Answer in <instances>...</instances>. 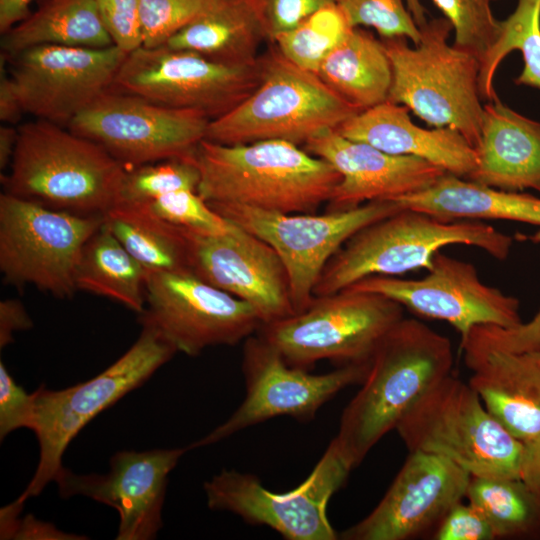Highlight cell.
<instances>
[{
  "instance_id": "30",
  "label": "cell",
  "mask_w": 540,
  "mask_h": 540,
  "mask_svg": "<svg viewBox=\"0 0 540 540\" xmlns=\"http://www.w3.org/2000/svg\"><path fill=\"white\" fill-rule=\"evenodd\" d=\"M147 270L104 221L87 240L76 273V289L103 296L141 314L146 305Z\"/></svg>"
},
{
  "instance_id": "42",
  "label": "cell",
  "mask_w": 540,
  "mask_h": 540,
  "mask_svg": "<svg viewBox=\"0 0 540 540\" xmlns=\"http://www.w3.org/2000/svg\"><path fill=\"white\" fill-rule=\"evenodd\" d=\"M494 532L484 515L471 503L453 506L437 526L435 540H491Z\"/></svg>"
},
{
  "instance_id": "3",
  "label": "cell",
  "mask_w": 540,
  "mask_h": 540,
  "mask_svg": "<svg viewBox=\"0 0 540 540\" xmlns=\"http://www.w3.org/2000/svg\"><path fill=\"white\" fill-rule=\"evenodd\" d=\"M5 193L78 215L104 216L118 200L126 167L99 144L52 122L18 127Z\"/></svg>"
},
{
  "instance_id": "27",
  "label": "cell",
  "mask_w": 540,
  "mask_h": 540,
  "mask_svg": "<svg viewBox=\"0 0 540 540\" xmlns=\"http://www.w3.org/2000/svg\"><path fill=\"white\" fill-rule=\"evenodd\" d=\"M394 200L445 220L501 219L540 226V198L449 173L424 190Z\"/></svg>"
},
{
  "instance_id": "41",
  "label": "cell",
  "mask_w": 540,
  "mask_h": 540,
  "mask_svg": "<svg viewBox=\"0 0 540 540\" xmlns=\"http://www.w3.org/2000/svg\"><path fill=\"white\" fill-rule=\"evenodd\" d=\"M33 394L18 385L5 364L0 362V438L19 428L30 429Z\"/></svg>"
},
{
  "instance_id": "39",
  "label": "cell",
  "mask_w": 540,
  "mask_h": 540,
  "mask_svg": "<svg viewBox=\"0 0 540 540\" xmlns=\"http://www.w3.org/2000/svg\"><path fill=\"white\" fill-rule=\"evenodd\" d=\"M208 0H140L143 47L165 45L188 25Z\"/></svg>"
},
{
  "instance_id": "33",
  "label": "cell",
  "mask_w": 540,
  "mask_h": 540,
  "mask_svg": "<svg viewBox=\"0 0 540 540\" xmlns=\"http://www.w3.org/2000/svg\"><path fill=\"white\" fill-rule=\"evenodd\" d=\"M465 499L484 515L495 538L526 533L540 512V502L519 478L471 476Z\"/></svg>"
},
{
  "instance_id": "35",
  "label": "cell",
  "mask_w": 540,
  "mask_h": 540,
  "mask_svg": "<svg viewBox=\"0 0 540 540\" xmlns=\"http://www.w3.org/2000/svg\"><path fill=\"white\" fill-rule=\"evenodd\" d=\"M199 183L200 173L193 156L127 168L116 204L142 205L170 192L197 191Z\"/></svg>"
},
{
  "instance_id": "12",
  "label": "cell",
  "mask_w": 540,
  "mask_h": 540,
  "mask_svg": "<svg viewBox=\"0 0 540 540\" xmlns=\"http://www.w3.org/2000/svg\"><path fill=\"white\" fill-rule=\"evenodd\" d=\"M354 469L332 439L310 475L296 488L274 493L249 473L223 470L204 483L207 505L264 525L288 540H335L327 516L333 494Z\"/></svg>"
},
{
  "instance_id": "5",
  "label": "cell",
  "mask_w": 540,
  "mask_h": 540,
  "mask_svg": "<svg viewBox=\"0 0 540 540\" xmlns=\"http://www.w3.org/2000/svg\"><path fill=\"white\" fill-rule=\"evenodd\" d=\"M259 67L257 87L233 109L210 120L205 139L228 145L281 140L303 147L360 112L274 44L259 56Z\"/></svg>"
},
{
  "instance_id": "11",
  "label": "cell",
  "mask_w": 540,
  "mask_h": 540,
  "mask_svg": "<svg viewBox=\"0 0 540 540\" xmlns=\"http://www.w3.org/2000/svg\"><path fill=\"white\" fill-rule=\"evenodd\" d=\"M209 205L276 251L288 276L295 314L311 304L323 269L349 238L363 227L403 208L391 199L373 200L322 215L287 214L236 204Z\"/></svg>"
},
{
  "instance_id": "17",
  "label": "cell",
  "mask_w": 540,
  "mask_h": 540,
  "mask_svg": "<svg viewBox=\"0 0 540 540\" xmlns=\"http://www.w3.org/2000/svg\"><path fill=\"white\" fill-rule=\"evenodd\" d=\"M126 53L116 45L82 48L41 45L9 59L25 113L68 127L109 91Z\"/></svg>"
},
{
  "instance_id": "32",
  "label": "cell",
  "mask_w": 540,
  "mask_h": 540,
  "mask_svg": "<svg viewBox=\"0 0 540 540\" xmlns=\"http://www.w3.org/2000/svg\"><path fill=\"white\" fill-rule=\"evenodd\" d=\"M513 50H519L524 61L515 83L540 90V0H517L515 10L500 21L498 37L480 63L479 88L483 100L497 98L493 85L495 73Z\"/></svg>"
},
{
  "instance_id": "43",
  "label": "cell",
  "mask_w": 540,
  "mask_h": 540,
  "mask_svg": "<svg viewBox=\"0 0 540 540\" xmlns=\"http://www.w3.org/2000/svg\"><path fill=\"white\" fill-rule=\"evenodd\" d=\"M265 21L268 40L298 25L334 0H258Z\"/></svg>"
},
{
  "instance_id": "34",
  "label": "cell",
  "mask_w": 540,
  "mask_h": 540,
  "mask_svg": "<svg viewBox=\"0 0 540 540\" xmlns=\"http://www.w3.org/2000/svg\"><path fill=\"white\" fill-rule=\"evenodd\" d=\"M353 28L339 6L331 3L279 34L272 43L291 62L316 73L325 57Z\"/></svg>"
},
{
  "instance_id": "22",
  "label": "cell",
  "mask_w": 540,
  "mask_h": 540,
  "mask_svg": "<svg viewBox=\"0 0 540 540\" xmlns=\"http://www.w3.org/2000/svg\"><path fill=\"white\" fill-rule=\"evenodd\" d=\"M303 148L327 161L341 176L328 201V211L373 200H394L430 187L447 173L424 159L389 154L349 140L336 130L315 137Z\"/></svg>"
},
{
  "instance_id": "26",
  "label": "cell",
  "mask_w": 540,
  "mask_h": 540,
  "mask_svg": "<svg viewBox=\"0 0 540 540\" xmlns=\"http://www.w3.org/2000/svg\"><path fill=\"white\" fill-rule=\"evenodd\" d=\"M264 40H268V34L258 0H208L165 45L219 63L246 66L258 62Z\"/></svg>"
},
{
  "instance_id": "24",
  "label": "cell",
  "mask_w": 540,
  "mask_h": 540,
  "mask_svg": "<svg viewBox=\"0 0 540 540\" xmlns=\"http://www.w3.org/2000/svg\"><path fill=\"white\" fill-rule=\"evenodd\" d=\"M335 130L349 140L389 154L424 159L465 179L477 167L475 149L460 132L448 127H419L412 122L407 107L390 100L356 113Z\"/></svg>"
},
{
  "instance_id": "29",
  "label": "cell",
  "mask_w": 540,
  "mask_h": 540,
  "mask_svg": "<svg viewBox=\"0 0 540 540\" xmlns=\"http://www.w3.org/2000/svg\"><path fill=\"white\" fill-rule=\"evenodd\" d=\"M316 74L360 111L388 100L392 84L391 62L382 40L360 27L331 50Z\"/></svg>"
},
{
  "instance_id": "16",
  "label": "cell",
  "mask_w": 540,
  "mask_h": 540,
  "mask_svg": "<svg viewBox=\"0 0 540 540\" xmlns=\"http://www.w3.org/2000/svg\"><path fill=\"white\" fill-rule=\"evenodd\" d=\"M139 315L142 326L189 356L211 346L236 345L262 325L251 305L190 270L148 273L146 305Z\"/></svg>"
},
{
  "instance_id": "23",
  "label": "cell",
  "mask_w": 540,
  "mask_h": 540,
  "mask_svg": "<svg viewBox=\"0 0 540 540\" xmlns=\"http://www.w3.org/2000/svg\"><path fill=\"white\" fill-rule=\"evenodd\" d=\"M469 385L516 438L540 434V350L495 344L471 329L461 338Z\"/></svg>"
},
{
  "instance_id": "25",
  "label": "cell",
  "mask_w": 540,
  "mask_h": 540,
  "mask_svg": "<svg viewBox=\"0 0 540 540\" xmlns=\"http://www.w3.org/2000/svg\"><path fill=\"white\" fill-rule=\"evenodd\" d=\"M477 167L469 180L497 189L540 192V122L498 97L483 105Z\"/></svg>"
},
{
  "instance_id": "28",
  "label": "cell",
  "mask_w": 540,
  "mask_h": 540,
  "mask_svg": "<svg viewBox=\"0 0 540 540\" xmlns=\"http://www.w3.org/2000/svg\"><path fill=\"white\" fill-rule=\"evenodd\" d=\"M41 45L106 48L114 43L95 0H41L34 12L2 34L1 55L9 60Z\"/></svg>"
},
{
  "instance_id": "46",
  "label": "cell",
  "mask_w": 540,
  "mask_h": 540,
  "mask_svg": "<svg viewBox=\"0 0 540 540\" xmlns=\"http://www.w3.org/2000/svg\"><path fill=\"white\" fill-rule=\"evenodd\" d=\"M25 113L17 85L1 64L0 119L5 124H17Z\"/></svg>"
},
{
  "instance_id": "4",
  "label": "cell",
  "mask_w": 540,
  "mask_h": 540,
  "mask_svg": "<svg viewBox=\"0 0 540 540\" xmlns=\"http://www.w3.org/2000/svg\"><path fill=\"white\" fill-rule=\"evenodd\" d=\"M454 244L480 248L502 261L510 254L513 237L483 222L445 220L403 207L346 241L323 269L314 297L334 294L369 276L428 270L435 254Z\"/></svg>"
},
{
  "instance_id": "40",
  "label": "cell",
  "mask_w": 540,
  "mask_h": 540,
  "mask_svg": "<svg viewBox=\"0 0 540 540\" xmlns=\"http://www.w3.org/2000/svg\"><path fill=\"white\" fill-rule=\"evenodd\" d=\"M114 45L126 54L143 46L140 0H95Z\"/></svg>"
},
{
  "instance_id": "47",
  "label": "cell",
  "mask_w": 540,
  "mask_h": 540,
  "mask_svg": "<svg viewBox=\"0 0 540 540\" xmlns=\"http://www.w3.org/2000/svg\"><path fill=\"white\" fill-rule=\"evenodd\" d=\"M523 443L519 478L540 502V434Z\"/></svg>"
},
{
  "instance_id": "37",
  "label": "cell",
  "mask_w": 540,
  "mask_h": 540,
  "mask_svg": "<svg viewBox=\"0 0 540 540\" xmlns=\"http://www.w3.org/2000/svg\"><path fill=\"white\" fill-rule=\"evenodd\" d=\"M133 207L171 225L200 234H222L228 230L230 224L194 190L170 192Z\"/></svg>"
},
{
  "instance_id": "10",
  "label": "cell",
  "mask_w": 540,
  "mask_h": 540,
  "mask_svg": "<svg viewBox=\"0 0 540 540\" xmlns=\"http://www.w3.org/2000/svg\"><path fill=\"white\" fill-rule=\"evenodd\" d=\"M104 216L78 215L8 193L0 195V271L6 283L57 298L77 291L75 273Z\"/></svg>"
},
{
  "instance_id": "9",
  "label": "cell",
  "mask_w": 540,
  "mask_h": 540,
  "mask_svg": "<svg viewBox=\"0 0 540 540\" xmlns=\"http://www.w3.org/2000/svg\"><path fill=\"white\" fill-rule=\"evenodd\" d=\"M404 307L376 292L345 288L314 297L303 311L262 324L258 336L293 367L321 360L341 365L368 363Z\"/></svg>"
},
{
  "instance_id": "49",
  "label": "cell",
  "mask_w": 540,
  "mask_h": 540,
  "mask_svg": "<svg viewBox=\"0 0 540 540\" xmlns=\"http://www.w3.org/2000/svg\"><path fill=\"white\" fill-rule=\"evenodd\" d=\"M18 141V127L3 124L0 127V169L6 170L13 159Z\"/></svg>"
},
{
  "instance_id": "48",
  "label": "cell",
  "mask_w": 540,
  "mask_h": 540,
  "mask_svg": "<svg viewBox=\"0 0 540 540\" xmlns=\"http://www.w3.org/2000/svg\"><path fill=\"white\" fill-rule=\"evenodd\" d=\"M34 0H0V32L8 31L29 14Z\"/></svg>"
},
{
  "instance_id": "6",
  "label": "cell",
  "mask_w": 540,
  "mask_h": 540,
  "mask_svg": "<svg viewBox=\"0 0 540 540\" xmlns=\"http://www.w3.org/2000/svg\"><path fill=\"white\" fill-rule=\"evenodd\" d=\"M445 18L420 27L414 47L405 37L381 38L392 68L388 100L401 104L432 127L460 132L475 148L480 139L483 105L479 58L448 43Z\"/></svg>"
},
{
  "instance_id": "19",
  "label": "cell",
  "mask_w": 540,
  "mask_h": 540,
  "mask_svg": "<svg viewBox=\"0 0 540 540\" xmlns=\"http://www.w3.org/2000/svg\"><path fill=\"white\" fill-rule=\"evenodd\" d=\"M229 222L228 230L222 234H200L182 228L190 271L251 305L262 324L295 314L288 276L276 251L240 225Z\"/></svg>"
},
{
  "instance_id": "50",
  "label": "cell",
  "mask_w": 540,
  "mask_h": 540,
  "mask_svg": "<svg viewBox=\"0 0 540 540\" xmlns=\"http://www.w3.org/2000/svg\"><path fill=\"white\" fill-rule=\"evenodd\" d=\"M406 5L412 14L415 23L420 28L427 23L426 9L420 0H405Z\"/></svg>"
},
{
  "instance_id": "51",
  "label": "cell",
  "mask_w": 540,
  "mask_h": 540,
  "mask_svg": "<svg viewBox=\"0 0 540 540\" xmlns=\"http://www.w3.org/2000/svg\"><path fill=\"white\" fill-rule=\"evenodd\" d=\"M526 240L532 241L534 243H540V230L534 233L533 235L525 236ZM533 320L540 323V310L537 312V314L533 317Z\"/></svg>"
},
{
  "instance_id": "1",
  "label": "cell",
  "mask_w": 540,
  "mask_h": 540,
  "mask_svg": "<svg viewBox=\"0 0 540 540\" xmlns=\"http://www.w3.org/2000/svg\"><path fill=\"white\" fill-rule=\"evenodd\" d=\"M453 360L449 338L417 319L403 317L388 332L333 438L354 468L429 389L451 374Z\"/></svg>"
},
{
  "instance_id": "36",
  "label": "cell",
  "mask_w": 540,
  "mask_h": 540,
  "mask_svg": "<svg viewBox=\"0 0 540 540\" xmlns=\"http://www.w3.org/2000/svg\"><path fill=\"white\" fill-rule=\"evenodd\" d=\"M454 30V45L476 55L480 63L496 41L500 21L491 0H432Z\"/></svg>"
},
{
  "instance_id": "20",
  "label": "cell",
  "mask_w": 540,
  "mask_h": 540,
  "mask_svg": "<svg viewBox=\"0 0 540 540\" xmlns=\"http://www.w3.org/2000/svg\"><path fill=\"white\" fill-rule=\"evenodd\" d=\"M471 475L453 462L409 452L378 505L345 529L344 540H407L439 525L466 497Z\"/></svg>"
},
{
  "instance_id": "18",
  "label": "cell",
  "mask_w": 540,
  "mask_h": 540,
  "mask_svg": "<svg viewBox=\"0 0 540 540\" xmlns=\"http://www.w3.org/2000/svg\"><path fill=\"white\" fill-rule=\"evenodd\" d=\"M347 288L382 294L419 315L448 322L461 338L481 324L523 323L517 298L483 283L473 264L440 251L422 278L375 275Z\"/></svg>"
},
{
  "instance_id": "45",
  "label": "cell",
  "mask_w": 540,
  "mask_h": 540,
  "mask_svg": "<svg viewBox=\"0 0 540 540\" xmlns=\"http://www.w3.org/2000/svg\"><path fill=\"white\" fill-rule=\"evenodd\" d=\"M33 325L24 305L16 299L0 302V348L13 341V333L27 330Z\"/></svg>"
},
{
  "instance_id": "13",
  "label": "cell",
  "mask_w": 540,
  "mask_h": 540,
  "mask_svg": "<svg viewBox=\"0 0 540 540\" xmlns=\"http://www.w3.org/2000/svg\"><path fill=\"white\" fill-rule=\"evenodd\" d=\"M260 80L259 60L234 66L167 45L128 53L110 90L216 119L243 101Z\"/></svg>"
},
{
  "instance_id": "31",
  "label": "cell",
  "mask_w": 540,
  "mask_h": 540,
  "mask_svg": "<svg viewBox=\"0 0 540 540\" xmlns=\"http://www.w3.org/2000/svg\"><path fill=\"white\" fill-rule=\"evenodd\" d=\"M104 224L148 273L190 270L182 228L124 204L114 205Z\"/></svg>"
},
{
  "instance_id": "2",
  "label": "cell",
  "mask_w": 540,
  "mask_h": 540,
  "mask_svg": "<svg viewBox=\"0 0 540 540\" xmlns=\"http://www.w3.org/2000/svg\"><path fill=\"white\" fill-rule=\"evenodd\" d=\"M193 161L198 194L209 204H236L287 214L314 213L341 176L327 161L281 140L220 144L204 139Z\"/></svg>"
},
{
  "instance_id": "8",
  "label": "cell",
  "mask_w": 540,
  "mask_h": 540,
  "mask_svg": "<svg viewBox=\"0 0 540 540\" xmlns=\"http://www.w3.org/2000/svg\"><path fill=\"white\" fill-rule=\"evenodd\" d=\"M176 350L156 330L142 326L135 343L97 376L62 390L43 385L33 394L32 430L39 442L35 474L15 500L38 496L63 470L62 456L81 429L103 410L141 386Z\"/></svg>"
},
{
  "instance_id": "38",
  "label": "cell",
  "mask_w": 540,
  "mask_h": 540,
  "mask_svg": "<svg viewBox=\"0 0 540 540\" xmlns=\"http://www.w3.org/2000/svg\"><path fill=\"white\" fill-rule=\"evenodd\" d=\"M352 27H371L381 38L405 37L414 45L420 28L405 0H334Z\"/></svg>"
},
{
  "instance_id": "7",
  "label": "cell",
  "mask_w": 540,
  "mask_h": 540,
  "mask_svg": "<svg viewBox=\"0 0 540 540\" xmlns=\"http://www.w3.org/2000/svg\"><path fill=\"white\" fill-rule=\"evenodd\" d=\"M395 430L409 452L441 456L473 477L520 476L524 443L490 413L468 382L452 374L429 389Z\"/></svg>"
},
{
  "instance_id": "44",
  "label": "cell",
  "mask_w": 540,
  "mask_h": 540,
  "mask_svg": "<svg viewBox=\"0 0 540 540\" xmlns=\"http://www.w3.org/2000/svg\"><path fill=\"white\" fill-rule=\"evenodd\" d=\"M22 505L15 502L3 507L0 513L1 539H84L77 535L66 534L52 524L27 515L19 519Z\"/></svg>"
},
{
  "instance_id": "15",
  "label": "cell",
  "mask_w": 540,
  "mask_h": 540,
  "mask_svg": "<svg viewBox=\"0 0 540 540\" xmlns=\"http://www.w3.org/2000/svg\"><path fill=\"white\" fill-rule=\"evenodd\" d=\"M370 362L347 364L323 374L289 365L258 335L245 340L242 371L245 397L232 415L188 448L222 441L241 430L275 417L299 421L314 418L319 409L348 386L361 384Z\"/></svg>"
},
{
  "instance_id": "21",
  "label": "cell",
  "mask_w": 540,
  "mask_h": 540,
  "mask_svg": "<svg viewBox=\"0 0 540 540\" xmlns=\"http://www.w3.org/2000/svg\"><path fill=\"white\" fill-rule=\"evenodd\" d=\"M188 449L120 451L107 474L79 475L63 468L55 482L63 498L83 495L113 507L120 517L117 540H150L163 526L168 475Z\"/></svg>"
},
{
  "instance_id": "14",
  "label": "cell",
  "mask_w": 540,
  "mask_h": 540,
  "mask_svg": "<svg viewBox=\"0 0 540 540\" xmlns=\"http://www.w3.org/2000/svg\"><path fill=\"white\" fill-rule=\"evenodd\" d=\"M210 119L202 112L163 106L109 90L68 125L103 147L126 168L190 158L206 138Z\"/></svg>"
}]
</instances>
